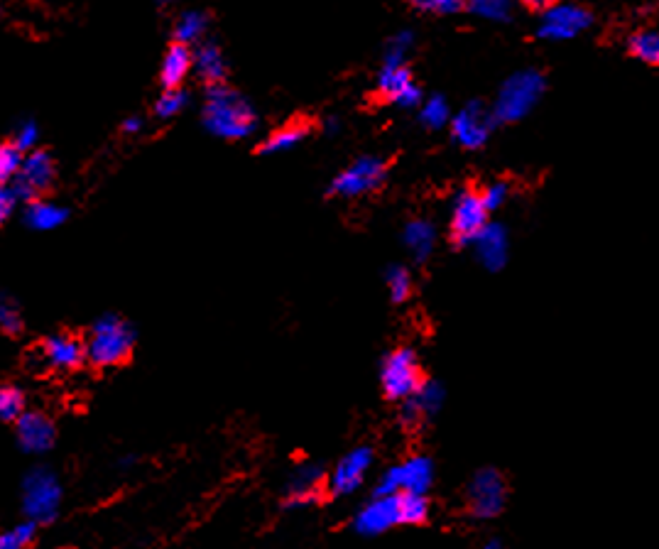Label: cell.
<instances>
[{
  "instance_id": "1",
  "label": "cell",
  "mask_w": 659,
  "mask_h": 549,
  "mask_svg": "<svg viewBox=\"0 0 659 549\" xmlns=\"http://www.w3.org/2000/svg\"><path fill=\"white\" fill-rule=\"evenodd\" d=\"M201 125L214 138L238 143V140H248L258 133L260 116L241 91L228 84H216L206 86Z\"/></svg>"
},
{
  "instance_id": "2",
  "label": "cell",
  "mask_w": 659,
  "mask_h": 549,
  "mask_svg": "<svg viewBox=\"0 0 659 549\" xmlns=\"http://www.w3.org/2000/svg\"><path fill=\"white\" fill-rule=\"evenodd\" d=\"M547 79L537 69H520L500 84L495 103L490 106L495 125H513L525 121L542 101Z\"/></svg>"
},
{
  "instance_id": "3",
  "label": "cell",
  "mask_w": 659,
  "mask_h": 549,
  "mask_svg": "<svg viewBox=\"0 0 659 549\" xmlns=\"http://www.w3.org/2000/svg\"><path fill=\"white\" fill-rule=\"evenodd\" d=\"M86 344V361L98 368L123 366L135 349V329L121 317H101L91 326Z\"/></svg>"
},
{
  "instance_id": "4",
  "label": "cell",
  "mask_w": 659,
  "mask_h": 549,
  "mask_svg": "<svg viewBox=\"0 0 659 549\" xmlns=\"http://www.w3.org/2000/svg\"><path fill=\"white\" fill-rule=\"evenodd\" d=\"M388 182V162L380 155H361L329 182L326 194L334 199H361Z\"/></svg>"
},
{
  "instance_id": "5",
  "label": "cell",
  "mask_w": 659,
  "mask_h": 549,
  "mask_svg": "<svg viewBox=\"0 0 659 549\" xmlns=\"http://www.w3.org/2000/svg\"><path fill=\"white\" fill-rule=\"evenodd\" d=\"M596 23V15L581 0H562L539 13L535 37L542 42H571L581 37Z\"/></svg>"
},
{
  "instance_id": "6",
  "label": "cell",
  "mask_w": 659,
  "mask_h": 549,
  "mask_svg": "<svg viewBox=\"0 0 659 549\" xmlns=\"http://www.w3.org/2000/svg\"><path fill=\"white\" fill-rule=\"evenodd\" d=\"M424 383L422 366H419L417 351L410 346L390 351L380 366V385L388 400L402 402L415 395Z\"/></svg>"
},
{
  "instance_id": "7",
  "label": "cell",
  "mask_w": 659,
  "mask_h": 549,
  "mask_svg": "<svg viewBox=\"0 0 659 549\" xmlns=\"http://www.w3.org/2000/svg\"><path fill=\"white\" fill-rule=\"evenodd\" d=\"M434 483V464L429 456H410L402 464L392 466L375 483L373 498L378 496H400V493H415L424 496Z\"/></svg>"
},
{
  "instance_id": "8",
  "label": "cell",
  "mask_w": 659,
  "mask_h": 549,
  "mask_svg": "<svg viewBox=\"0 0 659 549\" xmlns=\"http://www.w3.org/2000/svg\"><path fill=\"white\" fill-rule=\"evenodd\" d=\"M62 505V486L49 469H35L23 481V510L35 525H47L57 518Z\"/></svg>"
},
{
  "instance_id": "9",
  "label": "cell",
  "mask_w": 659,
  "mask_h": 549,
  "mask_svg": "<svg viewBox=\"0 0 659 549\" xmlns=\"http://www.w3.org/2000/svg\"><path fill=\"white\" fill-rule=\"evenodd\" d=\"M490 221V211L483 204L481 192L473 187L459 189L451 199L449 209V231L456 248H468L476 233Z\"/></svg>"
},
{
  "instance_id": "10",
  "label": "cell",
  "mask_w": 659,
  "mask_h": 549,
  "mask_svg": "<svg viewBox=\"0 0 659 549\" xmlns=\"http://www.w3.org/2000/svg\"><path fill=\"white\" fill-rule=\"evenodd\" d=\"M446 128L451 130V138H454L459 148L481 150L486 148L490 135H493L498 125L493 121L490 106H486L483 101H468L456 116H451Z\"/></svg>"
},
{
  "instance_id": "11",
  "label": "cell",
  "mask_w": 659,
  "mask_h": 549,
  "mask_svg": "<svg viewBox=\"0 0 659 549\" xmlns=\"http://www.w3.org/2000/svg\"><path fill=\"white\" fill-rule=\"evenodd\" d=\"M375 89H378L380 99L402 108V111H415L424 101V91L419 89L415 74L407 64H400V67L383 64L378 72V81H375Z\"/></svg>"
},
{
  "instance_id": "12",
  "label": "cell",
  "mask_w": 659,
  "mask_h": 549,
  "mask_svg": "<svg viewBox=\"0 0 659 549\" xmlns=\"http://www.w3.org/2000/svg\"><path fill=\"white\" fill-rule=\"evenodd\" d=\"M468 508L478 520H493L503 510L508 488L495 469H481L468 483Z\"/></svg>"
},
{
  "instance_id": "13",
  "label": "cell",
  "mask_w": 659,
  "mask_h": 549,
  "mask_svg": "<svg viewBox=\"0 0 659 549\" xmlns=\"http://www.w3.org/2000/svg\"><path fill=\"white\" fill-rule=\"evenodd\" d=\"M54 175H57V170H54V160L49 152L45 150L25 152L23 167H20L18 177H15L13 182L15 194H18V199L25 201L40 199L42 194L52 187Z\"/></svg>"
},
{
  "instance_id": "14",
  "label": "cell",
  "mask_w": 659,
  "mask_h": 549,
  "mask_svg": "<svg viewBox=\"0 0 659 549\" xmlns=\"http://www.w3.org/2000/svg\"><path fill=\"white\" fill-rule=\"evenodd\" d=\"M473 255L488 273H500L510 260V231L500 221H488L471 241Z\"/></svg>"
},
{
  "instance_id": "15",
  "label": "cell",
  "mask_w": 659,
  "mask_h": 549,
  "mask_svg": "<svg viewBox=\"0 0 659 549\" xmlns=\"http://www.w3.org/2000/svg\"><path fill=\"white\" fill-rule=\"evenodd\" d=\"M370 466H373V449L358 447L348 451L329 474L331 496H351V493H356L366 483Z\"/></svg>"
},
{
  "instance_id": "16",
  "label": "cell",
  "mask_w": 659,
  "mask_h": 549,
  "mask_svg": "<svg viewBox=\"0 0 659 549\" xmlns=\"http://www.w3.org/2000/svg\"><path fill=\"white\" fill-rule=\"evenodd\" d=\"M400 523V496H378L363 505L353 518V527L358 535L375 537L388 532L390 527Z\"/></svg>"
},
{
  "instance_id": "17",
  "label": "cell",
  "mask_w": 659,
  "mask_h": 549,
  "mask_svg": "<svg viewBox=\"0 0 659 549\" xmlns=\"http://www.w3.org/2000/svg\"><path fill=\"white\" fill-rule=\"evenodd\" d=\"M42 358L57 371H74L86 361V344L76 334H54L42 344Z\"/></svg>"
},
{
  "instance_id": "18",
  "label": "cell",
  "mask_w": 659,
  "mask_h": 549,
  "mask_svg": "<svg viewBox=\"0 0 659 549\" xmlns=\"http://www.w3.org/2000/svg\"><path fill=\"white\" fill-rule=\"evenodd\" d=\"M15 427H18V444L30 454H45L57 439V429L42 412H23L15 420Z\"/></svg>"
},
{
  "instance_id": "19",
  "label": "cell",
  "mask_w": 659,
  "mask_h": 549,
  "mask_svg": "<svg viewBox=\"0 0 659 549\" xmlns=\"http://www.w3.org/2000/svg\"><path fill=\"white\" fill-rule=\"evenodd\" d=\"M441 405H444V388H441L439 383H432V380H424L422 388H419L415 395L402 400L400 420L405 422V425L415 427L422 420L439 415Z\"/></svg>"
},
{
  "instance_id": "20",
  "label": "cell",
  "mask_w": 659,
  "mask_h": 549,
  "mask_svg": "<svg viewBox=\"0 0 659 549\" xmlns=\"http://www.w3.org/2000/svg\"><path fill=\"white\" fill-rule=\"evenodd\" d=\"M192 72L199 76L206 86L226 84L228 62L221 45H216L214 40H204L192 47Z\"/></svg>"
},
{
  "instance_id": "21",
  "label": "cell",
  "mask_w": 659,
  "mask_h": 549,
  "mask_svg": "<svg viewBox=\"0 0 659 549\" xmlns=\"http://www.w3.org/2000/svg\"><path fill=\"white\" fill-rule=\"evenodd\" d=\"M321 483H324V469L317 464H302L299 469L292 471L290 481H287V503L292 508L314 503L319 498Z\"/></svg>"
},
{
  "instance_id": "22",
  "label": "cell",
  "mask_w": 659,
  "mask_h": 549,
  "mask_svg": "<svg viewBox=\"0 0 659 549\" xmlns=\"http://www.w3.org/2000/svg\"><path fill=\"white\" fill-rule=\"evenodd\" d=\"M189 74H192V47L172 42L160 64L162 89H182Z\"/></svg>"
},
{
  "instance_id": "23",
  "label": "cell",
  "mask_w": 659,
  "mask_h": 549,
  "mask_svg": "<svg viewBox=\"0 0 659 549\" xmlns=\"http://www.w3.org/2000/svg\"><path fill=\"white\" fill-rule=\"evenodd\" d=\"M437 238V226L429 219H412L402 228V243L417 263H427L432 258V253L437 250Z\"/></svg>"
},
{
  "instance_id": "24",
  "label": "cell",
  "mask_w": 659,
  "mask_h": 549,
  "mask_svg": "<svg viewBox=\"0 0 659 549\" xmlns=\"http://www.w3.org/2000/svg\"><path fill=\"white\" fill-rule=\"evenodd\" d=\"M309 135H312V125H309L307 121H292V123L282 125V128L272 130L268 138L258 145V155H263V157L285 155V152L299 148V145H302Z\"/></svg>"
},
{
  "instance_id": "25",
  "label": "cell",
  "mask_w": 659,
  "mask_h": 549,
  "mask_svg": "<svg viewBox=\"0 0 659 549\" xmlns=\"http://www.w3.org/2000/svg\"><path fill=\"white\" fill-rule=\"evenodd\" d=\"M209 27H211V18L206 10H196V8L182 10L172 25V42H179V45H187V47H196L199 42L206 40V35H209Z\"/></svg>"
},
{
  "instance_id": "26",
  "label": "cell",
  "mask_w": 659,
  "mask_h": 549,
  "mask_svg": "<svg viewBox=\"0 0 659 549\" xmlns=\"http://www.w3.org/2000/svg\"><path fill=\"white\" fill-rule=\"evenodd\" d=\"M69 211L64 206L54 204V201L47 199H32L27 201L25 209V224L35 231H52V228L62 226L67 221Z\"/></svg>"
},
{
  "instance_id": "27",
  "label": "cell",
  "mask_w": 659,
  "mask_h": 549,
  "mask_svg": "<svg viewBox=\"0 0 659 549\" xmlns=\"http://www.w3.org/2000/svg\"><path fill=\"white\" fill-rule=\"evenodd\" d=\"M466 10L488 23L508 25L517 13V0H466Z\"/></svg>"
},
{
  "instance_id": "28",
  "label": "cell",
  "mask_w": 659,
  "mask_h": 549,
  "mask_svg": "<svg viewBox=\"0 0 659 549\" xmlns=\"http://www.w3.org/2000/svg\"><path fill=\"white\" fill-rule=\"evenodd\" d=\"M628 52L642 64L657 67L659 64V32L655 27H640L628 35Z\"/></svg>"
},
{
  "instance_id": "29",
  "label": "cell",
  "mask_w": 659,
  "mask_h": 549,
  "mask_svg": "<svg viewBox=\"0 0 659 549\" xmlns=\"http://www.w3.org/2000/svg\"><path fill=\"white\" fill-rule=\"evenodd\" d=\"M415 45H417L415 30H410V27H402V30H397L395 35L385 42L383 64H388V67H400V64H407V57H410V52L415 50Z\"/></svg>"
},
{
  "instance_id": "30",
  "label": "cell",
  "mask_w": 659,
  "mask_h": 549,
  "mask_svg": "<svg viewBox=\"0 0 659 549\" xmlns=\"http://www.w3.org/2000/svg\"><path fill=\"white\" fill-rule=\"evenodd\" d=\"M451 106L449 101H446V96L441 94H434V96H427L422 103H419V123L424 125V128L429 130H441L446 128L451 121Z\"/></svg>"
},
{
  "instance_id": "31",
  "label": "cell",
  "mask_w": 659,
  "mask_h": 549,
  "mask_svg": "<svg viewBox=\"0 0 659 549\" xmlns=\"http://www.w3.org/2000/svg\"><path fill=\"white\" fill-rule=\"evenodd\" d=\"M385 285H388V292L392 297V302H405L407 297L412 295V273L405 268V265H390L385 270Z\"/></svg>"
},
{
  "instance_id": "32",
  "label": "cell",
  "mask_w": 659,
  "mask_h": 549,
  "mask_svg": "<svg viewBox=\"0 0 659 549\" xmlns=\"http://www.w3.org/2000/svg\"><path fill=\"white\" fill-rule=\"evenodd\" d=\"M189 106V94L184 89H167L155 103V116L160 121H172L177 118L184 108Z\"/></svg>"
},
{
  "instance_id": "33",
  "label": "cell",
  "mask_w": 659,
  "mask_h": 549,
  "mask_svg": "<svg viewBox=\"0 0 659 549\" xmlns=\"http://www.w3.org/2000/svg\"><path fill=\"white\" fill-rule=\"evenodd\" d=\"M25 412V395L18 385H0V420L15 422Z\"/></svg>"
},
{
  "instance_id": "34",
  "label": "cell",
  "mask_w": 659,
  "mask_h": 549,
  "mask_svg": "<svg viewBox=\"0 0 659 549\" xmlns=\"http://www.w3.org/2000/svg\"><path fill=\"white\" fill-rule=\"evenodd\" d=\"M25 152L15 143H0V184H13L23 167Z\"/></svg>"
},
{
  "instance_id": "35",
  "label": "cell",
  "mask_w": 659,
  "mask_h": 549,
  "mask_svg": "<svg viewBox=\"0 0 659 549\" xmlns=\"http://www.w3.org/2000/svg\"><path fill=\"white\" fill-rule=\"evenodd\" d=\"M429 515V503L424 496L415 493H400V523L402 525H419Z\"/></svg>"
},
{
  "instance_id": "36",
  "label": "cell",
  "mask_w": 659,
  "mask_h": 549,
  "mask_svg": "<svg viewBox=\"0 0 659 549\" xmlns=\"http://www.w3.org/2000/svg\"><path fill=\"white\" fill-rule=\"evenodd\" d=\"M412 10L422 15H441V18H449V15L466 13V0H407Z\"/></svg>"
},
{
  "instance_id": "37",
  "label": "cell",
  "mask_w": 659,
  "mask_h": 549,
  "mask_svg": "<svg viewBox=\"0 0 659 549\" xmlns=\"http://www.w3.org/2000/svg\"><path fill=\"white\" fill-rule=\"evenodd\" d=\"M35 535H37V525L25 520V523L0 532V549H27L32 542H35Z\"/></svg>"
},
{
  "instance_id": "38",
  "label": "cell",
  "mask_w": 659,
  "mask_h": 549,
  "mask_svg": "<svg viewBox=\"0 0 659 549\" xmlns=\"http://www.w3.org/2000/svg\"><path fill=\"white\" fill-rule=\"evenodd\" d=\"M481 192V199L483 204H486V209L493 214V211L503 209L505 204H508V199L513 197V187H510V182H505V179H495V182L486 184L483 189H478Z\"/></svg>"
},
{
  "instance_id": "39",
  "label": "cell",
  "mask_w": 659,
  "mask_h": 549,
  "mask_svg": "<svg viewBox=\"0 0 659 549\" xmlns=\"http://www.w3.org/2000/svg\"><path fill=\"white\" fill-rule=\"evenodd\" d=\"M0 331L8 336H18L23 331V314L8 295H0Z\"/></svg>"
},
{
  "instance_id": "40",
  "label": "cell",
  "mask_w": 659,
  "mask_h": 549,
  "mask_svg": "<svg viewBox=\"0 0 659 549\" xmlns=\"http://www.w3.org/2000/svg\"><path fill=\"white\" fill-rule=\"evenodd\" d=\"M37 138H40V128H37V125L32 123V121H25L18 128V133H15L13 143L18 145V148L23 150V152H30V150H35Z\"/></svg>"
},
{
  "instance_id": "41",
  "label": "cell",
  "mask_w": 659,
  "mask_h": 549,
  "mask_svg": "<svg viewBox=\"0 0 659 549\" xmlns=\"http://www.w3.org/2000/svg\"><path fill=\"white\" fill-rule=\"evenodd\" d=\"M18 194H15L13 184H0V226L13 216L15 206H18Z\"/></svg>"
},
{
  "instance_id": "42",
  "label": "cell",
  "mask_w": 659,
  "mask_h": 549,
  "mask_svg": "<svg viewBox=\"0 0 659 549\" xmlns=\"http://www.w3.org/2000/svg\"><path fill=\"white\" fill-rule=\"evenodd\" d=\"M562 3V0H517V5H522L525 10H530V13H544V10H549L552 5Z\"/></svg>"
},
{
  "instance_id": "43",
  "label": "cell",
  "mask_w": 659,
  "mask_h": 549,
  "mask_svg": "<svg viewBox=\"0 0 659 549\" xmlns=\"http://www.w3.org/2000/svg\"><path fill=\"white\" fill-rule=\"evenodd\" d=\"M143 128H145V121L140 116H133V118H128V121H123V133H128V135L140 133Z\"/></svg>"
},
{
  "instance_id": "44",
  "label": "cell",
  "mask_w": 659,
  "mask_h": 549,
  "mask_svg": "<svg viewBox=\"0 0 659 549\" xmlns=\"http://www.w3.org/2000/svg\"><path fill=\"white\" fill-rule=\"evenodd\" d=\"M321 130H324V135H336V133H339V130H341V118L329 116V118H326V121H324V128H321Z\"/></svg>"
},
{
  "instance_id": "45",
  "label": "cell",
  "mask_w": 659,
  "mask_h": 549,
  "mask_svg": "<svg viewBox=\"0 0 659 549\" xmlns=\"http://www.w3.org/2000/svg\"><path fill=\"white\" fill-rule=\"evenodd\" d=\"M483 549H503V545H500V542H488V545Z\"/></svg>"
},
{
  "instance_id": "46",
  "label": "cell",
  "mask_w": 659,
  "mask_h": 549,
  "mask_svg": "<svg viewBox=\"0 0 659 549\" xmlns=\"http://www.w3.org/2000/svg\"><path fill=\"white\" fill-rule=\"evenodd\" d=\"M165 3H174V0H165Z\"/></svg>"
}]
</instances>
